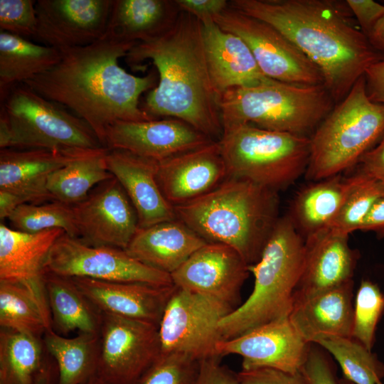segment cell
<instances>
[{
  "label": "cell",
  "instance_id": "1",
  "mask_svg": "<svg viewBox=\"0 0 384 384\" xmlns=\"http://www.w3.org/2000/svg\"><path fill=\"white\" fill-rule=\"evenodd\" d=\"M137 43L103 37L85 46L60 50V60L54 67L24 84L72 110L105 147L106 130L113 123L155 119L142 109L139 99L156 86V73L136 76L119 64Z\"/></svg>",
  "mask_w": 384,
  "mask_h": 384
},
{
  "label": "cell",
  "instance_id": "2",
  "mask_svg": "<svg viewBox=\"0 0 384 384\" xmlns=\"http://www.w3.org/2000/svg\"><path fill=\"white\" fill-rule=\"evenodd\" d=\"M230 6L271 25L321 71L335 103L347 95L373 64L384 60L352 24L346 1L233 0Z\"/></svg>",
  "mask_w": 384,
  "mask_h": 384
},
{
  "label": "cell",
  "instance_id": "3",
  "mask_svg": "<svg viewBox=\"0 0 384 384\" xmlns=\"http://www.w3.org/2000/svg\"><path fill=\"white\" fill-rule=\"evenodd\" d=\"M133 69L151 60L159 82L145 97L142 109L154 119H180L219 141L223 129L218 96L208 68L201 21L181 11L160 37L135 45L125 57Z\"/></svg>",
  "mask_w": 384,
  "mask_h": 384
},
{
  "label": "cell",
  "instance_id": "4",
  "mask_svg": "<svg viewBox=\"0 0 384 384\" xmlns=\"http://www.w3.org/2000/svg\"><path fill=\"white\" fill-rule=\"evenodd\" d=\"M278 191L229 176L192 201L174 206L176 217L207 242L226 245L251 265L259 261L278 221Z\"/></svg>",
  "mask_w": 384,
  "mask_h": 384
},
{
  "label": "cell",
  "instance_id": "5",
  "mask_svg": "<svg viewBox=\"0 0 384 384\" xmlns=\"http://www.w3.org/2000/svg\"><path fill=\"white\" fill-rule=\"evenodd\" d=\"M304 256V238L288 215L280 217L260 259L248 265L255 278L251 294L219 324L223 340L289 316Z\"/></svg>",
  "mask_w": 384,
  "mask_h": 384
},
{
  "label": "cell",
  "instance_id": "6",
  "mask_svg": "<svg viewBox=\"0 0 384 384\" xmlns=\"http://www.w3.org/2000/svg\"><path fill=\"white\" fill-rule=\"evenodd\" d=\"M218 102L223 131L254 124L305 137L314 132L335 103L324 85H296L269 78L254 85L228 90Z\"/></svg>",
  "mask_w": 384,
  "mask_h": 384
},
{
  "label": "cell",
  "instance_id": "7",
  "mask_svg": "<svg viewBox=\"0 0 384 384\" xmlns=\"http://www.w3.org/2000/svg\"><path fill=\"white\" fill-rule=\"evenodd\" d=\"M384 134V105L372 101L364 75L332 109L310 138L305 176L317 181L357 164Z\"/></svg>",
  "mask_w": 384,
  "mask_h": 384
},
{
  "label": "cell",
  "instance_id": "8",
  "mask_svg": "<svg viewBox=\"0 0 384 384\" xmlns=\"http://www.w3.org/2000/svg\"><path fill=\"white\" fill-rule=\"evenodd\" d=\"M2 102L1 149L104 147L84 120L24 83L13 87Z\"/></svg>",
  "mask_w": 384,
  "mask_h": 384
},
{
  "label": "cell",
  "instance_id": "9",
  "mask_svg": "<svg viewBox=\"0 0 384 384\" xmlns=\"http://www.w3.org/2000/svg\"><path fill=\"white\" fill-rule=\"evenodd\" d=\"M228 175L278 191L305 174L310 138L250 124L223 131L218 141Z\"/></svg>",
  "mask_w": 384,
  "mask_h": 384
},
{
  "label": "cell",
  "instance_id": "10",
  "mask_svg": "<svg viewBox=\"0 0 384 384\" xmlns=\"http://www.w3.org/2000/svg\"><path fill=\"white\" fill-rule=\"evenodd\" d=\"M234 309L217 300L176 286L159 325L161 354H184L199 362L219 357V328Z\"/></svg>",
  "mask_w": 384,
  "mask_h": 384
},
{
  "label": "cell",
  "instance_id": "11",
  "mask_svg": "<svg viewBox=\"0 0 384 384\" xmlns=\"http://www.w3.org/2000/svg\"><path fill=\"white\" fill-rule=\"evenodd\" d=\"M45 272L108 282L174 284L171 274L144 265L125 250L91 245L65 233L52 247L45 265Z\"/></svg>",
  "mask_w": 384,
  "mask_h": 384
},
{
  "label": "cell",
  "instance_id": "12",
  "mask_svg": "<svg viewBox=\"0 0 384 384\" xmlns=\"http://www.w3.org/2000/svg\"><path fill=\"white\" fill-rule=\"evenodd\" d=\"M213 21L242 38L267 78L291 84L324 85L320 70L289 40L266 22L229 6Z\"/></svg>",
  "mask_w": 384,
  "mask_h": 384
},
{
  "label": "cell",
  "instance_id": "13",
  "mask_svg": "<svg viewBox=\"0 0 384 384\" xmlns=\"http://www.w3.org/2000/svg\"><path fill=\"white\" fill-rule=\"evenodd\" d=\"M97 375L112 384H137L161 355L159 326L101 312Z\"/></svg>",
  "mask_w": 384,
  "mask_h": 384
},
{
  "label": "cell",
  "instance_id": "14",
  "mask_svg": "<svg viewBox=\"0 0 384 384\" xmlns=\"http://www.w3.org/2000/svg\"><path fill=\"white\" fill-rule=\"evenodd\" d=\"M312 343L306 341L289 316L274 320L237 337L220 341L217 355L242 358V370L269 368L289 373L302 370Z\"/></svg>",
  "mask_w": 384,
  "mask_h": 384
},
{
  "label": "cell",
  "instance_id": "15",
  "mask_svg": "<svg viewBox=\"0 0 384 384\" xmlns=\"http://www.w3.org/2000/svg\"><path fill=\"white\" fill-rule=\"evenodd\" d=\"M78 238L91 245L125 250L139 228L136 211L113 176L73 206Z\"/></svg>",
  "mask_w": 384,
  "mask_h": 384
},
{
  "label": "cell",
  "instance_id": "16",
  "mask_svg": "<svg viewBox=\"0 0 384 384\" xmlns=\"http://www.w3.org/2000/svg\"><path fill=\"white\" fill-rule=\"evenodd\" d=\"M248 265L233 248L207 242L171 274L177 287L210 297L233 309L250 274Z\"/></svg>",
  "mask_w": 384,
  "mask_h": 384
},
{
  "label": "cell",
  "instance_id": "17",
  "mask_svg": "<svg viewBox=\"0 0 384 384\" xmlns=\"http://www.w3.org/2000/svg\"><path fill=\"white\" fill-rule=\"evenodd\" d=\"M112 0H38L34 39L59 50L85 46L105 34Z\"/></svg>",
  "mask_w": 384,
  "mask_h": 384
},
{
  "label": "cell",
  "instance_id": "18",
  "mask_svg": "<svg viewBox=\"0 0 384 384\" xmlns=\"http://www.w3.org/2000/svg\"><path fill=\"white\" fill-rule=\"evenodd\" d=\"M213 141L180 119L161 118L113 123L106 130L105 147L161 161Z\"/></svg>",
  "mask_w": 384,
  "mask_h": 384
},
{
  "label": "cell",
  "instance_id": "19",
  "mask_svg": "<svg viewBox=\"0 0 384 384\" xmlns=\"http://www.w3.org/2000/svg\"><path fill=\"white\" fill-rule=\"evenodd\" d=\"M228 177L218 141L158 161L157 181L173 206L207 194Z\"/></svg>",
  "mask_w": 384,
  "mask_h": 384
},
{
  "label": "cell",
  "instance_id": "20",
  "mask_svg": "<svg viewBox=\"0 0 384 384\" xmlns=\"http://www.w3.org/2000/svg\"><path fill=\"white\" fill-rule=\"evenodd\" d=\"M348 235L327 228L304 238V267L294 302L353 279L360 254L349 246Z\"/></svg>",
  "mask_w": 384,
  "mask_h": 384
},
{
  "label": "cell",
  "instance_id": "21",
  "mask_svg": "<svg viewBox=\"0 0 384 384\" xmlns=\"http://www.w3.org/2000/svg\"><path fill=\"white\" fill-rule=\"evenodd\" d=\"M72 279L100 312L159 326L176 286L141 282H108L85 277Z\"/></svg>",
  "mask_w": 384,
  "mask_h": 384
},
{
  "label": "cell",
  "instance_id": "22",
  "mask_svg": "<svg viewBox=\"0 0 384 384\" xmlns=\"http://www.w3.org/2000/svg\"><path fill=\"white\" fill-rule=\"evenodd\" d=\"M107 169L118 181L138 218L139 228L176 219L157 181L158 161L122 149H108Z\"/></svg>",
  "mask_w": 384,
  "mask_h": 384
},
{
  "label": "cell",
  "instance_id": "23",
  "mask_svg": "<svg viewBox=\"0 0 384 384\" xmlns=\"http://www.w3.org/2000/svg\"><path fill=\"white\" fill-rule=\"evenodd\" d=\"M353 279L297 299L289 319L304 339L316 344L329 337H351Z\"/></svg>",
  "mask_w": 384,
  "mask_h": 384
},
{
  "label": "cell",
  "instance_id": "24",
  "mask_svg": "<svg viewBox=\"0 0 384 384\" xmlns=\"http://www.w3.org/2000/svg\"><path fill=\"white\" fill-rule=\"evenodd\" d=\"M201 23L209 75L218 97L228 90L254 85L267 78L242 38L213 19Z\"/></svg>",
  "mask_w": 384,
  "mask_h": 384
},
{
  "label": "cell",
  "instance_id": "25",
  "mask_svg": "<svg viewBox=\"0 0 384 384\" xmlns=\"http://www.w3.org/2000/svg\"><path fill=\"white\" fill-rule=\"evenodd\" d=\"M60 229L40 233L18 231L0 224V282L16 283L46 293L45 265Z\"/></svg>",
  "mask_w": 384,
  "mask_h": 384
},
{
  "label": "cell",
  "instance_id": "26",
  "mask_svg": "<svg viewBox=\"0 0 384 384\" xmlns=\"http://www.w3.org/2000/svg\"><path fill=\"white\" fill-rule=\"evenodd\" d=\"M206 243L176 218L139 228L125 250L144 265L171 274Z\"/></svg>",
  "mask_w": 384,
  "mask_h": 384
},
{
  "label": "cell",
  "instance_id": "27",
  "mask_svg": "<svg viewBox=\"0 0 384 384\" xmlns=\"http://www.w3.org/2000/svg\"><path fill=\"white\" fill-rule=\"evenodd\" d=\"M180 13L176 0H112L104 37L125 42L150 41L170 30Z\"/></svg>",
  "mask_w": 384,
  "mask_h": 384
},
{
  "label": "cell",
  "instance_id": "28",
  "mask_svg": "<svg viewBox=\"0 0 384 384\" xmlns=\"http://www.w3.org/2000/svg\"><path fill=\"white\" fill-rule=\"evenodd\" d=\"M84 149H1L0 190L33 191L49 196L48 177L77 158Z\"/></svg>",
  "mask_w": 384,
  "mask_h": 384
},
{
  "label": "cell",
  "instance_id": "29",
  "mask_svg": "<svg viewBox=\"0 0 384 384\" xmlns=\"http://www.w3.org/2000/svg\"><path fill=\"white\" fill-rule=\"evenodd\" d=\"M43 283L54 331L62 336L75 331L99 334L101 312L72 278L45 272Z\"/></svg>",
  "mask_w": 384,
  "mask_h": 384
},
{
  "label": "cell",
  "instance_id": "30",
  "mask_svg": "<svg viewBox=\"0 0 384 384\" xmlns=\"http://www.w3.org/2000/svg\"><path fill=\"white\" fill-rule=\"evenodd\" d=\"M351 183L341 174L315 181L294 198L289 217L305 238L329 228L337 214Z\"/></svg>",
  "mask_w": 384,
  "mask_h": 384
},
{
  "label": "cell",
  "instance_id": "31",
  "mask_svg": "<svg viewBox=\"0 0 384 384\" xmlns=\"http://www.w3.org/2000/svg\"><path fill=\"white\" fill-rule=\"evenodd\" d=\"M60 58V51L55 48L1 31V102L13 87L49 70Z\"/></svg>",
  "mask_w": 384,
  "mask_h": 384
},
{
  "label": "cell",
  "instance_id": "32",
  "mask_svg": "<svg viewBox=\"0 0 384 384\" xmlns=\"http://www.w3.org/2000/svg\"><path fill=\"white\" fill-rule=\"evenodd\" d=\"M107 150L105 147L84 149L74 160L53 172L46 181L51 200L75 205L97 185L112 178L106 162Z\"/></svg>",
  "mask_w": 384,
  "mask_h": 384
},
{
  "label": "cell",
  "instance_id": "33",
  "mask_svg": "<svg viewBox=\"0 0 384 384\" xmlns=\"http://www.w3.org/2000/svg\"><path fill=\"white\" fill-rule=\"evenodd\" d=\"M43 341L58 368L57 384H81L97 373L99 334L78 333L67 338L50 329Z\"/></svg>",
  "mask_w": 384,
  "mask_h": 384
},
{
  "label": "cell",
  "instance_id": "34",
  "mask_svg": "<svg viewBox=\"0 0 384 384\" xmlns=\"http://www.w3.org/2000/svg\"><path fill=\"white\" fill-rule=\"evenodd\" d=\"M0 326L43 337L53 329L46 294L22 284L0 282Z\"/></svg>",
  "mask_w": 384,
  "mask_h": 384
},
{
  "label": "cell",
  "instance_id": "35",
  "mask_svg": "<svg viewBox=\"0 0 384 384\" xmlns=\"http://www.w3.org/2000/svg\"><path fill=\"white\" fill-rule=\"evenodd\" d=\"M48 356L43 337L1 329L0 384H33Z\"/></svg>",
  "mask_w": 384,
  "mask_h": 384
},
{
  "label": "cell",
  "instance_id": "36",
  "mask_svg": "<svg viewBox=\"0 0 384 384\" xmlns=\"http://www.w3.org/2000/svg\"><path fill=\"white\" fill-rule=\"evenodd\" d=\"M316 345L334 357L346 379L354 384H377L384 378V363L352 337H329Z\"/></svg>",
  "mask_w": 384,
  "mask_h": 384
},
{
  "label": "cell",
  "instance_id": "37",
  "mask_svg": "<svg viewBox=\"0 0 384 384\" xmlns=\"http://www.w3.org/2000/svg\"><path fill=\"white\" fill-rule=\"evenodd\" d=\"M383 196L384 185L359 169L351 176L349 188L329 228L348 235L358 230L373 204Z\"/></svg>",
  "mask_w": 384,
  "mask_h": 384
},
{
  "label": "cell",
  "instance_id": "38",
  "mask_svg": "<svg viewBox=\"0 0 384 384\" xmlns=\"http://www.w3.org/2000/svg\"><path fill=\"white\" fill-rule=\"evenodd\" d=\"M7 219L10 227L18 231L36 233L60 229L70 236L78 237L73 206L58 201L22 204Z\"/></svg>",
  "mask_w": 384,
  "mask_h": 384
},
{
  "label": "cell",
  "instance_id": "39",
  "mask_svg": "<svg viewBox=\"0 0 384 384\" xmlns=\"http://www.w3.org/2000/svg\"><path fill=\"white\" fill-rule=\"evenodd\" d=\"M384 314V293L378 285L363 279L354 300L351 337L371 351L377 325Z\"/></svg>",
  "mask_w": 384,
  "mask_h": 384
},
{
  "label": "cell",
  "instance_id": "40",
  "mask_svg": "<svg viewBox=\"0 0 384 384\" xmlns=\"http://www.w3.org/2000/svg\"><path fill=\"white\" fill-rule=\"evenodd\" d=\"M198 362L176 353L161 354L137 384H193Z\"/></svg>",
  "mask_w": 384,
  "mask_h": 384
},
{
  "label": "cell",
  "instance_id": "41",
  "mask_svg": "<svg viewBox=\"0 0 384 384\" xmlns=\"http://www.w3.org/2000/svg\"><path fill=\"white\" fill-rule=\"evenodd\" d=\"M36 1L0 0V31L34 38L37 28Z\"/></svg>",
  "mask_w": 384,
  "mask_h": 384
},
{
  "label": "cell",
  "instance_id": "42",
  "mask_svg": "<svg viewBox=\"0 0 384 384\" xmlns=\"http://www.w3.org/2000/svg\"><path fill=\"white\" fill-rule=\"evenodd\" d=\"M302 371L310 384H340L329 358L312 344Z\"/></svg>",
  "mask_w": 384,
  "mask_h": 384
},
{
  "label": "cell",
  "instance_id": "43",
  "mask_svg": "<svg viewBox=\"0 0 384 384\" xmlns=\"http://www.w3.org/2000/svg\"><path fill=\"white\" fill-rule=\"evenodd\" d=\"M237 374L242 384H310L302 371L289 373L262 368L250 370H241Z\"/></svg>",
  "mask_w": 384,
  "mask_h": 384
},
{
  "label": "cell",
  "instance_id": "44",
  "mask_svg": "<svg viewBox=\"0 0 384 384\" xmlns=\"http://www.w3.org/2000/svg\"><path fill=\"white\" fill-rule=\"evenodd\" d=\"M193 384H242L238 374L220 363V357H212L198 362Z\"/></svg>",
  "mask_w": 384,
  "mask_h": 384
},
{
  "label": "cell",
  "instance_id": "45",
  "mask_svg": "<svg viewBox=\"0 0 384 384\" xmlns=\"http://www.w3.org/2000/svg\"><path fill=\"white\" fill-rule=\"evenodd\" d=\"M346 1L361 31L368 38L374 26L384 16V5L372 0H346Z\"/></svg>",
  "mask_w": 384,
  "mask_h": 384
},
{
  "label": "cell",
  "instance_id": "46",
  "mask_svg": "<svg viewBox=\"0 0 384 384\" xmlns=\"http://www.w3.org/2000/svg\"><path fill=\"white\" fill-rule=\"evenodd\" d=\"M181 11L188 13L201 22L213 18L228 9L226 0H176Z\"/></svg>",
  "mask_w": 384,
  "mask_h": 384
},
{
  "label": "cell",
  "instance_id": "47",
  "mask_svg": "<svg viewBox=\"0 0 384 384\" xmlns=\"http://www.w3.org/2000/svg\"><path fill=\"white\" fill-rule=\"evenodd\" d=\"M359 169L384 185V134L371 149L360 159Z\"/></svg>",
  "mask_w": 384,
  "mask_h": 384
},
{
  "label": "cell",
  "instance_id": "48",
  "mask_svg": "<svg viewBox=\"0 0 384 384\" xmlns=\"http://www.w3.org/2000/svg\"><path fill=\"white\" fill-rule=\"evenodd\" d=\"M369 98L384 105V60L370 65L364 74Z\"/></svg>",
  "mask_w": 384,
  "mask_h": 384
},
{
  "label": "cell",
  "instance_id": "49",
  "mask_svg": "<svg viewBox=\"0 0 384 384\" xmlns=\"http://www.w3.org/2000/svg\"><path fill=\"white\" fill-rule=\"evenodd\" d=\"M358 230L373 232L378 238H384V196L373 204Z\"/></svg>",
  "mask_w": 384,
  "mask_h": 384
},
{
  "label": "cell",
  "instance_id": "50",
  "mask_svg": "<svg viewBox=\"0 0 384 384\" xmlns=\"http://www.w3.org/2000/svg\"><path fill=\"white\" fill-rule=\"evenodd\" d=\"M58 376L56 364L49 355L44 367L38 375L33 384H57Z\"/></svg>",
  "mask_w": 384,
  "mask_h": 384
},
{
  "label": "cell",
  "instance_id": "51",
  "mask_svg": "<svg viewBox=\"0 0 384 384\" xmlns=\"http://www.w3.org/2000/svg\"><path fill=\"white\" fill-rule=\"evenodd\" d=\"M368 39L375 49L384 53V16L374 26Z\"/></svg>",
  "mask_w": 384,
  "mask_h": 384
},
{
  "label": "cell",
  "instance_id": "52",
  "mask_svg": "<svg viewBox=\"0 0 384 384\" xmlns=\"http://www.w3.org/2000/svg\"><path fill=\"white\" fill-rule=\"evenodd\" d=\"M81 384H112V383L106 381L105 380L100 377L97 374H96L95 375L92 376V378H90V379H88L87 380H86L85 382Z\"/></svg>",
  "mask_w": 384,
  "mask_h": 384
},
{
  "label": "cell",
  "instance_id": "53",
  "mask_svg": "<svg viewBox=\"0 0 384 384\" xmlns=\"http://www.w3.org/2000/svg\"><path fill=\"white\" fill-rule=\"evenodd\" d=\"M341 384H354L353 383H351V381H348V380H343V381L342 380L341 382Z\"/></svg>",
  "mask_w": 384,
  "mask_h": 384
},
{
  "label": "cell",
  "instance_id": "54",
  "mask_svg": "<svg viewBox=\"0 0 384 384\" xmlns=\"http://www.w3.org/2000/svg\"><path fill=\"white\" fill-rule=\"evenodd\" d=\"M377 384H383V383L381 382V380H380V381H378V382L377 383Z\"/></svg>",
  "mask_w": 384,
  "mask_h": 384
}]
</instances>
